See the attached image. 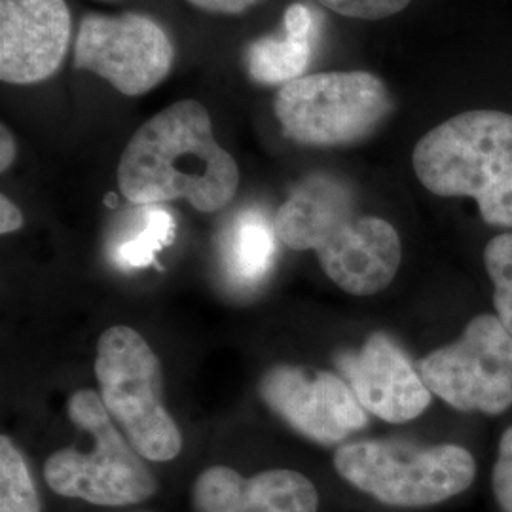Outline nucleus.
<instances>
[{
	"label": "nucleus",
	"mask_w": 512,
	"mask_h": 512,
	"mask_svg": "<svg viewBox=\"0 0 512 512\" xmlns=\"http://www.w3.org/2000/svg\"><path fill=\"white\" fill-rule=\"evenodd\" d=\"M118 186L133 205L184 200L217 213L234 200L239 169L220 147L200 101L183 99L133 133L118 162Z\"/></svg>",
	"instance_id": "obj_1"
},
{
	"label": "nucleus",
	"mask_w": 512,
	"mask_h": 512,
	"mask_svg": "<svg viewBox=\"0 0 512 512\" xmlns=\"http://www.w3.org/2000/svg\"><path fill=\"white\" fill-rule=\"evenodd\" d=\"M275 232L294 251H315L330 281L353 296L380 293L395 279L403 258L393 224L359 215L348 184L311 175L275 215Z\"/></svg>",
	"instance_id": "obj_2"
},
{
	"label": "nucleus",
	"mask_w": 512,
	"mask_h": 512,
	"mask_svg": "<svg viewBox=\"0 0 512 512\" xmlns=\"http://www.w3.org/2000/svg\"><path fill=\"white\" fill-rule=\"evenodd\" d=\"M334 467L351 486L389 507L421 509L463 494L475 482L476 463L458 444L414 446L397 440L342 444Z\"/></svg>",
	"instance_id": "obj_3"
},
{
	"label": "nucleus",
	"mask_w": 512,
	"mask_h": 512,
	"mask_svg": "<svg viewBox=\"0 0 512 512\" xmlns=\"http://www.w3.org/2000/svg\"><path fill=\"white\" fill-rule=\"evenodd\" d=\"M67 414L93 437L88 454L63 448L44 463V480L55 494L101 507H126L156 494L158 484L143 456L112 423L101 395L92 389L74 391Z\"/></svg>",
	"instance_id": "obj_4"
},
{
	"label": "nucleus",
	"mask_w": 512,
	"mask_h": 512,
	"mask_svg": "<svg viewBox=\"0 0 512 512\" xmlns=\"http://www.w3.org/2000/svg\"><path fill=\"white\" fill-rule=\"evenodd\" d=\"M95 376L110 418L143 458L181 454L183 435L162 404L160 361L137 330L116 325L99 336Z\"/></svg>",
	"instance_id": "obj_5"
},
{
	"label": "nucleus",
	"mask_w": 512,
	"mask_h": 512,
	"mask_svg": "<svg viewBox=\"0 0 512 512\" xmlns=\"http://www.w3.org/2000/svg\"><path fill=\"white\" fill-rule=\"evenodd\" d=\"M275 118L306 147H348L368 139L393 112L384 80L366 71L306 74L279 88Z\"/></svg>",
	"instance_id": "obj_6"
},
{
	"label": "nucleus",
	"mask_w": 512,
	"mask_h": 512,
	"mask_svg": "<svg viewBox=\"0 0 512 512\" xmlns=\"http://www.w3.org/2000/svg\"><path fill=\"white\" fill-rule=\"evenodd\" d=\"M414 173L440 198H478L512 183V114L467 110L427 131L412 154Z\"/></svg>",
	"instance_id": "obj_7"
},
{
	"label": "nucleus",
	"mask_w": 512,
	"mask_h": 512,
	"mask_svg": "<svg viewBox=\"0 0 512 512\" xmlns=\"http://www.w3.org/2000/svg\"><path fill=\"white\" fill-rule=\"evenodd\" d=\"M418 370L431 393L459 412L497 416L512 406V336L497 315H476L458 342L423 357Z\"/></svg>",
	"instance_id": "obj_8"
},
{
	"label": "nucleus",
	"mask_w": 512,
	"mask_h": 512,
	"mask_svg": "<svg viewBox=\"0 0 512 512\" xmlns=\"http://www.w3.org/2000/svg\"><path fill=\"white\" fill-rule=\"evenodd\" d=\"M74 67L97 74L129 97L154 90L171 73L175 48L164 27L143 14L101 16L80 21Z\"/></svg>",
	"instance_id": "obj_9"
},
{
	"label": "nucleus",
	"mask_w": 512,
	"mask_h": 512,
	"mask_svg": "<svg viewBox=\"0 0 512 512\" xmlns=\"http://www.w3.org/2000/svg\"><path fill=\"white\" fill-rule=\"evenodd\" d=\"M260 393L281 420L319 444L344 442L368 421L348 382L332 372L275 366L264 374Z\"/></svg>",
	"instance_id": "obj_10"
},
{
	"label": "nucleus",
	"mask_w": 512,
	"mask_h": 512,
	"mask_svg": "<svg viewBox=\"0 0 512 512\" xmlns=\"http://www.w3.org/2000/svg\"><path fill=\"white\" fill-rule=\"evenodd\" d=\"M73 33L65 0H0V78L29 86L54 76Z\"/></svg>",
	"instance_id": "obj_11"
},
{
	"label": "nucleus",
	"mask_w": 512,
	"mask_h": 512,
	"mask_svg": "<svg viewBox=\"0 0 512 512\" xmlns=\"http://www.w3.org/2000/svg\"><path fill=\"white\" fill-rule=\"evenodd\" d=\"M340 370L366 412L389 423L416 420L433 399L418 366L382 332L372 334L357 353L340 357Z\"/></svg>",
	"instance_id": "obj_12"
},
{
	"label": "nucleus",
	"mask_w": 512,
	"mask_h": 512,
	"mask_svg": "<svg viewBox=\"0 0 512 512\" xmlns=\"http://www.w3.org/2000/svg\"><path fill=\"white\" fill-rule=\"evenodd\" d=\"M194 512H317L310 478L289 469L245 478L230 467H209L192 486Z\"/></svg>",
	"instance_id": "obj_13"
},
{
	"label": "nucleus",
	"mask_w": 512,
	"mask_h": 512,
	"mask_svg": "<svg viewBox=\"0 0 512 512\" xmlns=\"http://www.w3.org/2000/svg\"><path fill=\"white\" fill-rule=\"evenodd\" d=\"M317 18L308 4L294 2L283 14V31L255 38L245 48V67L262 86H285L306 76L317 44Z\"/></svg>",
	"instance_id": "obj_14"
},
{
	"label": "nucleus",
	"mask_w": 512,
	"mask_h": 512,
	"mask_svg": "<svg viewBox=\"0 0 512 512\" xmlns=\"http://www.w3.org/2000/svg\"><path fill=\"white\" fill-rule=\"evenodd\" d=\"M175 236L177 222L164 203L133 205L114 220L107 245L110 262L122 272L143 270L154 264Z\"/></svg>",
	"instance_id": "obj_15"
},
{
	"label": "nucleus",
	"mask_w": 512,
	"mask_h": 512,
	"mask_svg": "<svg viewBox=\"0 0 512 512\" xmlns=\"http://www.w3.org/2000/svg\"><path fill=\"white\" fill-rule=\"evenodd\" d=\"M275 222L260 209H243L222 234L220 255L226 275L241 287H251L270 272L275 258Z\"/></svg>",
	"instance_id": "obj_16"
},
{
	"label": "nucleus",
	"mask_w": 512,
	"mask_h": 512,
	"mask_svg": "<svg viewBox=\"0 0 512 512\" xmlns=\"http://www.w3.org/2000/svg\"><path fill=\"white\" fill-rule=\"evenodd\" d=\"M0 512H40L29 467L6 435L0 439Z\"/></svg>",
	"instance_id": "obj_17"
},
{
	"label": "nucleus",
	"mask_w": 512,
	"mask_h": 512,
	"mask_svg": "<svg viewBox=\"0 0 512 512\" xmlns=\"http://www.w3.org/2000/svg\"><path fill=\"white\" fill-rule=\"evenodd\" d=\"M484 266L494 285L495 315L512 336V234H499L484 249Z\"/></svg>",
	"instance_id": "obj_18"
},
{
	"label": "nucleus",
	"mask_w": 512,
	"mask_h": 512,
	"mask_svg": "<svg viewBox=\"0 0 512 512\" xmlns=\"http://www.w3.org/2000/svg\"><path fill=\"white\" fill-rule=\"evenodd\" d=\"M319 2L344 18L378 21V19L401 14L412 0H319Z\"/></svg>",
	"instance_id": "obj_19"
},
{
	"label": "nucleus",
	"mask_w": 512,
	"mask_h": 512,
	"mask_svg": "<svg viewBox=\"0 0 512 512\" xmlns=\"http://www.w3.org/2000/svg\"><path fill=\"white\" fill-rule=\"evenodd\" d=\"M492 488L501 511L512 512V427H509L499 439L497 459L492 473Z\"/></svg>",
	"instance_id": "obj_20"
},
{
	"label": "nucleus",
	"mask_w": 512,
	"mask_h": 512,
	"mask_svg": "<svg viewBox=\"0 0 512 512\" xmlns=\"http://www.w3.org/2000/svg\"><path fill=\"white\" fill-rule=\"evenodd\" d=\"M480 217L499 228H512V183L497 184L476 198Z\"/></svg>",
	"instance_id": "obj_21"
},
{
	"label": "nucleus",
	"mask_w": 512,
	"mask_h": 512,
	"mask_svg": "<svg viewBox=\"0 0 512 512\" xmlns=\"http://www.w3.org/2000/svg\"><path fill=\"white\" fill-rule=\"evenodd\" d=\"M194 8L209 12V14H222V16H236L243 14L245 10L253 8L262 0H186Z\"/></svg>",
	"instance_id": "obj_22"
},
{
	"label": "nucleus",
	"mask_w": 512,
	"mask_h": 512,
	"mask_svg": "<svg viewBox=\"0 0 512 512\" xmlns=\"http://www.w3.org/2000/svg\"><path fill=\"white\" fill-rule=\"evenodd\" d=\"M23 226V213L19 211L18 205L8 200L6 196H0V232L14 234Z\"/></svg>",
	"instance_id": "obj_23"
},
{
	"label": "nucleus",
	"mask_w": 512,
	"mask_h": 512,
	"mask_svg": "<svg viewBox=\"0 0 512 512\" xmlns=\"http://www.w3.org/2000/svg\"><path fill=\"white\" fill-rule=\"evenodd\" d=\"M18 156V145L6 124L0 126V171L6 173Z\"/></svg>",
	"instance_id": "obj_24"
}]
</instances>
